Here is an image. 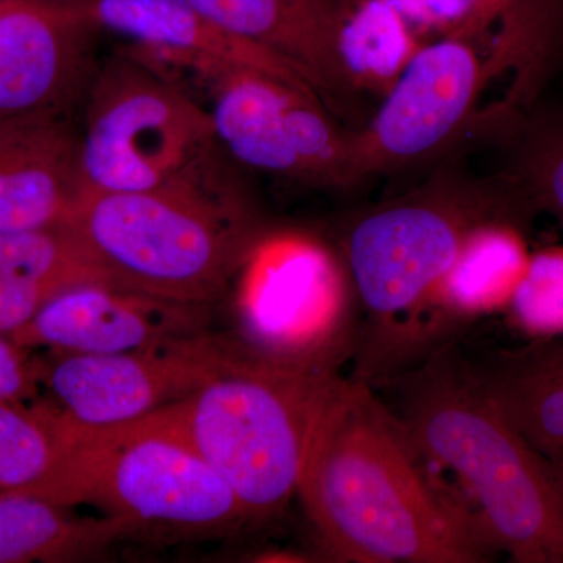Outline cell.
<instances>
[{
	"instance_id": "10",
	"label": "cell",
	"mask_w": 563,
	"mask_h": 563,
	"mask_svg": "<svg viewBox=\"0 0 563 563\" xmlns=\"http://www.w3.org/2000/svg\"><path fill=\"white\" fill-rule=\"evenodd\" d=\"M562 27L533 33L485 60L479 38H443L426 43L384 96L368 128L355 133L358 172L402 168L451 143L472 118L496 62L543 66ZM492 32V31H490Z\"/></svg>"
},
{
	"instance_id": "22",
	"label": "cell",
	"mask_w": 563,
	"mask_h": 563,
	"mask_svg": "<svg viewBox=\"0 0 563 563\" xmlns=\"http://www.w3.org/2000/svg\"><path fill=\"white\" fill-rule=\"evenodd\" d=\"M80 431L47 398L0 401V493L33 490L49 479Z\"/></svg>"
},
{
	"instance_id": "21",
	"label": "cell",
	"mask_w": 563,
	"mask_h": 563,
	"mask_svg": "<svg viewBox=\"0 0 563 563\" xmlns=\"http://www.w3.org/2000/svg\"><path fill=\"white\" fill-rule=\"evenodd\" d=\"M424 44L390 0H350L335 35L344 88L384 98Z\"/></svg>"
},
{
	"instance_id": "1",
	"label": "cell",
	"mask_w": 563,
	"mask_h": 563,
	"mask_svg": "<svg viewBox=\"0 0 563 563\" xmlns=\"http://www.w3.org/2000/svg\"><path fill=\"white\" fill-rule=\"evenodd\" d=\"M296 495L332 562L485 563L499 555L401 418L352 377L333 388Z\"/></svg>"
},
{
	"instance_id": "5",
	"label": "cell",
	"mask_w": 563,
	"mask_h": 563,
	"mask_svg": "<svg viewBox=\"0 0 563 563\" xmlns=\"http://www.w3.org/2000/svg\"><path fill=\"white\" fill-rule=\"evenodd\" d=\"M340 377L284 368L246 351L229 372L151 415L220 474L252 520H265L298 493Z\"/></svg>"
},
{
	"instance_id": "19",
	"label": "cell",
	"mask_w": 563,
	"mask_h": 563,
	"mask_svg": "<svg viewBox=\"0 0 563 563\" xmlns=\"http://www.w3.org/2000/svg\"><path fill=\"white\" fill-rule=\"evenodd\" d=\"M92 284L113 285V282L73 225L3 233L0 235V335L21 331L62 292Z\"/></svg>"
},
{
	"instance_id": "2",
	"label": "cell",
	"mask_w": 563,
	"mask_h": 563,
	"mask_svg": "<svg viewBox=\"0 0 563 563\" xmlns=\"http://www.w3.org/2000/svg\"><path fill=\"white\" fill-rule=\"evenodd\" d=\"M376 390L435 470L451 473L481 528L515 563H563V481L507 420L455 346Z\"/></svg>"
},
{
	"instance_id": "3",
	"label": "cell",
	"mask_w": 563,
	"mask_h": 563,
	"mask_svg": "<svg viewBox=\"0 0 563 563\" xmlns=\"http://www.w3.org/2000/svg\"><path fill=\"white\" fill-rule=\"evenodd\" d=\"M222 151L147 191H81L69 224L117 287L214 303L263 231Z\"/></svg>"
},
{
	"instance_id": "11",
	"label": "cell",
	"mask_w": 563,
	"mask_h": 563,
	"mask_svg": "<svg viewBox=\"0 0 563 563\" xmlns=\"http://www.w3.org/2000/svg\"><path fill=\"white\" fill-rule=\"evenodd\" d=\"M244 354L211 332L114 354L47 352L41 387L77 428H114L188 398Z\"/></svg>"
},
{
	"instance_id": "27",
	"label": "cell",
	"mask_w": 563,
	"mask_h": 563,
	"mask_svg": "<svg viewBox=\"0 0 563 563\" xmlns=\"http://www.w3.org/2000/svg\"><path fill=\"white\" fill-rule=\"evenodd\" d=\"M10 0H0V9H2L3 5H5V3H9Z\"/></svg>"
},
{
	"instance_id": "23",
	"label": "cell",
	"mask_w": 563,
	"mask_h": 563,
	"mask_svg": "<svg viewBox=\"0 0 563 563\" xmlns=\"http://www.w3.org/2000/svg\"><path fill=\"white\" fill-rule=\"evenodd\" d=\"M504 312L515 331L528 340L563 335V247L531 254Z\"/></svg>"
},
{
	"instance_id": "8",
	"label": "cell",
	"mask_w": 563,
	"mask_h": 563,
	"mask_svg": "<svg viewBox=\"0 0 563 563\" xmlns=\"http://www.w3.org/2000/svg\"><path fill=\"white\" fill-rule=\"evenodd\" d=\"M87 91L81 191L154 190L221 150L206 107L143 55H113Z\"/></svg>"
},
{
	"instance_id": "4",
	"label": "cell",
	"mask_w": 563,
	"mask_h": 563,
	"mask_svg": "<svg viewBox=\"0 0 563 563\" xmlns=\"http://www.w3.org/2000/svg\"><path fill=\"white\" fill-rule=\"evenodd\" d=\"M514 211H537L514 179L437 181L347 224L339 244L362 310L352 379L377 388L415 368L429 306L466 235L477 222Z\"/></svg>"
},
{
	"instance_id": "7",
	"label": "cell",
	"mask_w": 563,
	"mask_h": 563,
	"mask_svg": "<svg viewBox=\"0 0 563 563\" xmlns=\"http://www.w3.org/2000/svg\"><path fill=\"white\" fill-rule=\"evenodd\" d=\"M240 340L262 361L339 376L361 343L362 310L339 242L263 229L244 262Z\"/></svg>"
},
{
	"instance_id": "6",
	"label": "cell",
	"mask_w": 563,
	"mask_h": 563,
	"mask_svg": "<svg viewBox=\"0 0 563 563\" xmlns=\"http://www.w3.org/2000/svg\"><path fill=\"white\" fill-rule=\"evenodd\" d=\"M25 493L60 506L95 504L136 531H225L252 521L220 474L152 415L106 429H81L57 470Z\"/></svg>"
},
{
	"instance_id": "13",
	"label": "cell",
	"mask_w": 563,
	"mask_h": 563,
	"mask_svg": "<svg viewBox=\"0 0 563 563\" xmlns=\"http://www.w3.org/2000/svg\"><path fill=\"white\" fill-rule=\"evenodd\" d=\"M213 303L81 285L62 292L10 335L32 350L114 354L210 332Z\"/></svg>"
},
{
	"instance_id": "24",
	"label": "cell",
	"mask_w": 563,
	"mask_h": 563,
	"mask_svg": "<svg viewBox=\"0 0 563 563\" xmlns=\"http://www.w3.org/2000/svg\"><path fill=\"white\" fill-rule=\"evenodd\" d=\"M426 43L479 38L496 27L515 0H390Z\"/></svg>"
},
{
	"instance_id": "14",
	"label": "cell",
	"mask_w": 563,
	"mask_h": 563,
	"mask_svg": "<svg viewBox=\"0 0 563 563\" xmlns=\"http://www.w3.org/2000/svg\"><path fill=\"white\" fill-rule=\"evenodd\" d=\"M79 154L68 113L0 118V235L69 224Z\"/></svg>"
},
{
	"instance_id": "9",
	"label": "cell",
	"mask_w": 563,
	"mask_h": 563,
	"mask_svg": "<svg viewBox=\"0 0 563 563\" xmlns=\"http://www.w3.org/2000/svg\"><path fill=\"white\" fill-rule=\"evenodd\" d=\"M198 66L206 110L232 161L313 187L344 188L362 179L355 133L339 128L317 91L217 58Z\"/></svg>"
},
{
	"instance_id": "15",
	"label": "cell",
	"mask_w": 563,
	"mask_h": 563,
	"mask_svg": "<svg viewBox=\"0 0 563 563\" xmlns=\"http://www.w3.org/2000/svg\"><path fill=\"white\" fill-rule=\"evenodd\" d=\"M532 214H495L468 232L454 265L433 295L415 366L455 346L477 321L506 310L531 258L526 228Z\"/></svg>"
},
{
	"instance_id": "16",
	"label": "cell",
	"mask_w": 563,
	"mask_h": 563,
	"mask_svg": "<svg viewBox=\"0 0 563 563\" xmlns=\"http://www.w3.org/2000/svg\"><path fill=\"white\" fill-rule=\"evenodd\" d=\"M222 31L272 52L313 85L324 101L346 88L335 55L350 0H187Z\"/></svg>"
},
{
	"instance_id": "20",
	"label": "cell",
	"mask_w": 563,
	"mask_h": 563,
	"mask_svg": "<svg viewBox=\"0 0 563 563\" xmlns=\"http://www.w3.org/2000/svg\"><path fill=\"white\" fill-rule=\"evenodd\" d=\"M133 532L135 526L122 518L76 517L32 493H0V563L77 561Z\"/></svg>"
},
{
	"instance_id": "12",
	"label": "cell",
	"mask_w": 563,
	"mask_h": 563,
	"mask_svg": "<svg viewBox=\"0 0 563 563\" xmlns=\"http://www.w3.org/2000/svg\"><path fill=\"white\" fill-rule=\"evenodd\" d=\"M98 25L84 0H10L0 9V118L69 113L88 90Z\"/></svg>"
},
{
	"instance_id": "25",
	"label": "cell",
	"mask_w": 563,
	"mask_h": 563,
	"mask_svg": "<svg viewBox=\"0 0 563 563\" xmlns=\"http://www.w3.org/2000/svg\"><path fill=\"white\" fill-rule=\"evenodd\" d=\"M514 179L536 210L554 217L563 231V117L533 125Z\"/></svg>"
},
{
	"instance_id": "26",
	"label": "cell",
	"mask_w": 563,
	"mask_h": 563,
	"mask_svg": "<svg viewBox=\"0 0 563 563\" xmlns=\"http://www.w3.org/2000/svg\"><path fill=\"white\" fill-rule=\"evenodd\" d=\"M43 355L0 335V401H31L40 398Z\"/></svg>"
},
{
	"instance_id": "17",
	"label": "cell",
	"mask_w": 563,
	"mask_h": 563,
	"mask_svg": "<svg viewBox=\"0 0 563 563\" xmlns=\"http://www.w3.org/2000/svg\"><path fill=\"white\" fill-rule=\"evenodd\" d=\"M84 7L99 29L125 36L136 46L217 58L314 90L290 63L222 31L187 0H84Z\"/></svg>"
},
{
	"instance_id": "18",
	"label": "cell",
	"mask_w": 563,
	"mask_h": 563,
	"mask_svg": "<svg viewBox=\"0 0 563 563\" xmlns=\"http://www.w3.org/2000/svg\"><path fill=\"white\" fill-rule=\"evenodd\" d=\"M507 420L563 481V335L472 358Z\"/></svg>"
}]
</instances>
